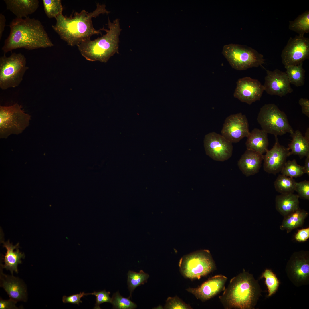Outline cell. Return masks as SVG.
<instances>
[{
  "mask_svg": "<svg viewBox=\"0 0 309 309\" xmlns=\"http://www.w3.org/2000/svg\"><path fill=\"white\" fill-rule=\"evenodd\" d=\"M7 9L18 18L28 17L35 12L39 6L38 0H4Z\"/></svg>",
  "mask_w": 309,
  "mask_h": 309,
  "instance_id": "obj_21",
  "label": "cell"
},
{
  "mask_svg": "<svg viewBox=\"0 0 309 309\" xmlns=\"http://www.w3.org/2000/svg\"><path fill=\"white\" fill-rule=\"evenodd\" d=\"M111 303L114 309H134L137 307L136 304L131 301L130 298L123 297L120 295L118 291L113 294Z\"/></svg>",
  "mask_w": 309,
  "mask_h": 309,
  "instance_id": "obj_32",
  "label": "cell"
},
{
  "mask_svg": "<svg viewBox=\"0 0 309 309\" xmlns=\"http://www.w3.org/2000/svg\"><path fill=\"white\" fill-rule=\"evenodd\" d=\"M17 302L11 298L7 300L0 299V309H18L16 306Z\"/></svg>",
  "mask_w": 309,
  "mask_h": 309,
  "instance_id": "obj_39",
  "label": "cell"
},
{
  "mask_svg": "<svg viewBox=\"0 0 309 309\" xmlns=\"http://www.w3.org/2000/svg\"><path fill=\"white\" fill-rule=\"evenodd\" d=\"M308 214V212L306 211L299 208L295 211L284 217L280 227V229L286 230L287 233H288L294 229L301 227L303 225Z\"/></svg>",
  "mask_w": 309,
  "mask_h": 309,
  "instance_id": "obj_25",
  "label": "cell"
},
{
  "mask_svg": "<svg viewBox=\"0 0 309 309\" xmlns=\"http://www.w3.org/2000/svg\"><path fill=\"white\" fill-rule=\"evenodd\" d=\"M296 183L293 178L281 174L278 176L274 185L276 191L281 194L294 193Z\"/></svg>",
  "mask_w": 309,
  "mask_h": 309,
  "instance_id": "obj_28",
  "label": "cell"
},
{
  "mask_svg": "<svg viewBox=\"0 0 309 309\" xmlns=\"http://www.w3.org/2000/svg\"><path fill=\"white\" fill-rule=\"evenodd\" d=\"M6 19L2 13L0 14V39L2 37L5 27L6 25Z\"/></svg>",
  "mask_w": 309,
  "mask_h": 309,
  "instance_id": "obj_41",
  "label": "cell"
},
{
  "mask_svg": "<svg viewBox=\"0 0 309 309\" xmlns=\"http://www.w3.org/2000/svg\"><path fill=\"white\" fill-rule=\"evenodd\" d=\"M164 309H191L192 308L188 304L184 302L177 296L168 297L167 299Z\"/></svg>",
  "mask_w": 309,
  "mask_h": 309,
  "instance_id": "obj_34",
  "label": "cell"
},
{
  "mask_svg": "<svg viewBox=\"0 0 309 309\" xmlns=\"http://www.w3.org/2000/svg\"><path fill=\"white\" fill-rule=\"evenodd\" d=\"M280 172L282 174L292 178L301 177L305 173L304 167L298 165L294 159L286 161Z\"/></svg>",
  "mask_w": 309,
  "mask_h": 309,
  "instance_id": "obj_30",
  "label": "cell"
},
{
  "mask_svg": "<svg viewBox=\"0 0 309 309\" xmlns=\"http://www.w3.org/2000/svg\"><path fill=\"white\" fill-rule=\"evenodd\" d=\"M250 133L247 119L241 113L231 114L225 119L221 135L232 143H237Z\"/></svg>",
  "mask_w": 309,
  "mask_h": 309,
  "instance_id": "obj_12",
  "label": "cell"
},
{
  "mask_svg": "<svg viewBox=\"0 0 309 309\" xmlns=\"http://www.w3.org/2000/svg\"><path fill=\"white\" fill-rule=\"evenodd\" d=\"M309 238V228L307 227L298 230L295 236L296 241L299 242L306 241Z\"/></svg>",
  "mask_w": 309,
  "mask_h": 309,
  "instance_id": "obj_38",
  "label": "cell"
},
{
  "mask_svg": "<svg viewBox=\"0 0 309 309\" xmlns=\"http://www.w3.org/2000/svg\"><path fill=\"white\" fill-rule=\"evenodd\" d=\"M247 138L245 143L247 150L262 154L265 153L268 150V133L264 130L255 128L250 132Z\"/></svg>",
  "mask_w": 309,
  "mask_h": 309,
  "instance_id": "obj_22",
  "label": "cell"
},
{
  "mask_svg": "<svg viewBox=\"0 0 309 309\" xmlns=\"http://www.w3.org/2000/svg\"><path fill=\"white\" fill-rule=\"evenodd\" d=\"M290 134L292 139L288 148L290 150V156L297 155L302 158L309 155V141L301 132L297 130Z\"/></svg>",
  "mask_w": 309,
  "mask_h": 309,
  "instance_id": "obj_24",
  "label": "cell"
},
{
  "mask_svg": "<svg viewBox=\"0 0 309 309\" xmlns=\"http://www.w3.org/2000/svg\"><path fill=\"white\" fill-rule=\"evenodd\" d=\"M204 145L206 154L215 161H224L232 156V143L215 132L205 136Z\"/></svg>",
  "mask_w": 309,
  "mask_h": 309,
  "instance_id": "obj_11",
  "label": "cell"
},
{
  "mask_svg": "<svg viewBox=\"0 0 309 309\" xmlns=\"http://www.w3.org/2000/svg\"><path fill=\"white\" fill-rule=\"evenodd\" d=\"M304 137L308 140L309 141V128L308 127L306 130Z\"/></svg>",
  "mask_w": 309,
  "mask_h": 309,
  "instance_id": "obj_43",
  "label": "cell"
},
{
  "mask_svg": "<svg viewBox=\"0 0 309 309\" xmlns=\"http://www.w3.org/2000/svg\"><path fill=\"white\" fill-rule=\"evenodd\" d=\"M31 116L25 113L18 103L0 106V137L7 138L11 134L18 135L28 126Z\"/></svg>",
  "mask_w": 309,
  "mask_h": 309,
  "instance_id": "obj_9",
  "label": "cell"
},
{
  "mask_svg": "<svg viewBox=\"0 0 309 309\" xmlns=\"http://www.w3.org/2000/svg\"><path fill=\"white\" fill-rule=\"evenodd\" d=\"M9 35L2 50L4 54L17 49L33 50L51 47L54 44L41 22L27 17L15 18L9 25Z\"/></svg>",
  "mask_w": 309,
  "mask_h": 309,
  "instance_id": "obj_2",
  "label": "cell"
},
{
  "mask_svg": "<svg viewBox=\"0 0 309 309\" xmlns=\"http://www.w3.org/2000/svg\"><path fill=\"white\" fill-rule=\"evenodd\" d=\"M106 7L105 4L98 3L96 9L92 12L83 10L80 13H72L69 17L61 14L55 18L56 24L52 27L68 45L77 46L82 41L90 39L93 35H102L100 31H104V28L96 30L93 27L92 19L100 14H108L110 12Z\"/></svg>",
  "mask_w": 309,
  "mask_h": 309,
  "instance_id": "obj_1",
  "label": "cell"
},
{
  "mask_svg": "<svg viewBox=\"0 0 309 309\" xmlns=\"http://www.w3.org/2000/svg\"><path fill=\"white\" fill-rule=\"evenodd\" d=\"M299 198L294 193L277 195L275 199L276 209L284 217L299 208Z\"/></svg>",
  "mask_w": 309,
  "mask_h": 309,
  "instance_id": "obj_23",
  "label": "cell"
},
{
  "mask_svg": "<svg viewBox=\"0 0 309 309\" xmlns=\"http://www.w3.org/2000/svg\"><path fill=\"white\" fill-rule=\"evenodd\" d=\"M306 158L305 161V163L304 166L305 173L307 174L309 176V155L306 157Z\"/></svg>",
  "mask_w": 309,
  "mask_h": 309,
  "instance_id": "obj_42",
  "label": "cell"
},
{
  "mask_svg": "<svg viewBox=\"0 0 309 309\" xmlns=\"http://www.w3.org/2000/svg\"><path fill=\"white\" fill-rule=\"evenodd\" d=\"M0 268V286L3 287L10 298L16 302L26 301L27 289L25 285L19 278L11 275L4 274Z\"/></svg>",
  "mask_w": 309,
  "mask_h": 309,
  "instance_id": "obj_17",
  "label": "cell"
},
{
  "mask_svg": "<svg viewBox=\"0 0 309 309\" xmlns=\"http://www.w3.org/2000/svg\"><path fill=\"white\" fill-rule=\"evenodd\" d=\"M180 272L185 278L199 280L216 269L215 262L209 251H197L185 255L180 260Z\"/></svg>",
  "mask_w": 309,
  "mask_h": 309,
  "instance_id": "obj_5",
  "label": "cell"
},
{
  "mask_svg": "<svg viewBox=\"0 0 309 309\" xmlns=\"http://www.w3.org/2000/svg\"><path fill=\"white\" fill-rule=\"evenodd\" d=\"M228 278L222 274L215 275L209 278L197 287L189 288L186 290L203 302L215 296L225 288Z\"/></svg>",
  "mask_w": 309,
  "mask_h": 309,
  "instance_id": "obj_16",
  "label": "cell"
},
{
  "mask_svg": "<svg viewBox=\"0 0 309 309\" xmlns=\"http://www.w3.org/2000/svg\"><path fill=\"white\" fill-rule=\"evenodd\" d=\"M219 298L225 309H254L261 294L258 281L244 269L231 278Z\"/></svg>",
  "mask_w": 309,
  "mask_h": 309,
  "instance_id": "obj_3",
  "label": "cell"
},
{
  "mask_svg": "<svg viewBox=\"0 0 309 309\" xmlns=\"http://www.w3.org/2000/svg\"><path fill=\"white\" fill-rule=\"evenodd\" d=\"M127 275L128 288L130 292L128 297L130 298L132 297V292L137 287L147 282L149 275L142 270H140L139 272L129 270Z\"/></svg>",
  "mask_w": 309,
  "mask_h": 309,
  "instance_id": "obj_29",
  "label": "cell"
},
{
  "mask_svg": "<svg viewBox=\"0 0 309 309\" xmlns=\"http://www.w3.org/2000/svg\"><path fill=\"white\" fill-rule=\"evenodd\" d=\"M85 295L86 294L83 292L68 296H64L62 297V300L64 303H70L79 305L80 303L82 302L80 300L81 298Z\"/></svg>",
  "mask_w": 309,
  "mask_h": 309,
  "instance_id": "obj_37",
  "label": "cell"
},
{
  "mask_svg": "<svg viewBox=\"0 0 309 309\" xmlns=\"http://www.w3.org/2000/svg\"><path fill=\"white\" fill-rule=\"evenodd\" d=\"M44 10L47 17L54 18L62 13L63 7L60 0H43Z\"/></svg>",
  "mask_w": 309,
  "mask_h": 309,
  "instance_id": "obj_31",
  "label": "cell"
},
{
  "mask_svg": "<svg viewBox=\"0 0 309 309\" xmlns=\"http://www.w3.org/2000/svg\"><path fill=\"white\" fill-rule=\"evenodd\" d=\"M263 160V154L247 149L238 161V165L243 173L249 177L259 172Z\"/></svg>",
  "mask_w": 309,
  "mask_h": 309,
  "instance_id": "obj_19",
  "label": "cell"
},
{
  "mask_svg": "<svg viewBox=\"0 0 309 309\" xmlns=\"http://www.w3.org/2000/svg\"><path fill=\"white\" fill-rule=\"evenodd\" d=\"M287 269L290 277L297 284H303L308 280L309 261L306 255H295L290 260Z\"/></svg>",
  "mask_w": 309,
  "mask_h": 309,
  "instance_id": "obj_18",
  "label": "cell"
},
{
  "mask_svg": "<svg viewBox=\"0 0 309 309\" xmlns=\"http://www.w3.org/2000/svg\"><path fill=\"white\" fill-rule=\"evenodd\" d=\"M257 120L262 129L274 136H282L294 132L287 116L276 104H264L260 109Z\"/></svg>",
  "mask_w": 309,
  "mask_h": 309,
  "instance_id": "obj_8",
  "label": "cell"
},
{
  "mask_svg": "<svg viewBox=\"0 0 309 309\" xmlns=\"http://www.w3.org/2000/svg\"><path fill=\"white\" fill-rule=\"evenodd\" d=\"M274 145L270 150H268L263 155V168L269 174L276 175L280 172L290 156V150L288 148L279 143L277 136H275Z\"/></svg>",
  "mask_w": 309,
  "mask_h": 309,
  "instance_id": "obj_15",
  "label": "cell"
},
{
  "mask_svg": "<svg viewBox=\"0 0 309 309\" xmlns=\"http://www.w3.org/2000/svg\"><path fill=\"white\" fill-rule=\"evenodd\" d=\"M3 247L6 248L7 251L3 259L4 264H1L0 267L10 270L12 275L13 272L18 273V265L21 263V259L25 258L24 254L20 252L18 249L19 243L13 245L9 240L6 242H3Z\"/></svg>",
  "mask_w": 309,
  "mask_h": 309,
  "instance_id": "obj_20",
  "label": "cell"
},
{
  "mask_svg": "<svg viewBox=\"0 0 309 309\" xmlns=\"http://www.w3.org/2000/svg\"><path fill=\"white\" fill-rule=\"evenodd\" d=\"M108 29L104 31L106 33L94 40L90 39L81 42L77 45L82 55L91 61L106 62L114 54L118 53L119 36L122 29L119 19L111 22L108 18Z\"/></svg>",
  "mask_w": 309,
  "mask_h": 309,
  "instance_id": "obj_4",
  "label": "cell"
},
{
  "mask_svg": "<svg viewBox=\"0 0 309 309\" xmlns=\"http://www.w3.org/2000/svg\"><path fill=\"white\" fill-rule=\"evenodd\" d=\"M289 28L299 35L304 36L309 32V11L307 10L299 15L294 20L289 22Z\"/></svg>",
  "mask_w": 309,
  "mask_h": 309,
  "instance_id": "obj_27",
  "label": "cell"
},
{
  "mask_svg": "<svg viewBox=\"0 0 309 309\" xmlns=\"http://www.w3.org/2000/svg\"><path fill=\"white\" fill-rule=\"evenodd\" d=\"M110 293L105 290L99 292H94L91 293L86 294V295H93L96 297V302L94 309H100V305L104 302L111 303V298L110 296Z\"/></svg>",
  "mask_w": 309,
  "mask_h": 309,
  "instance_id": "obj_35",
  "label": "cell"
},
{
  "mask_svg": "<svg viewBox=\"0 0 309 309\" xmlns=\"http://www.w3.org/2000/svg\"><path fill=\"white\" fill-rule=\"evenodd\" d=\"M302 65V63L297 65L284 66L290 84L297 87L302 86L304 84L305 71Z\"/></svg>",
  "mask_w": 309,
  "mask_h": 309,
  "instance_id": "obj_26",
  "label": "cell"
},
{
  "mask_svg": "<svg viewBox=\"0 0 309 309\" xmlns=\"http://www.w3.org/2000/svg\"><path fill=\"white\" fill-rule=\"evenodd\" d=\"M234 96L249 105L260 100L264 91L263 85L257 79L246 77L239 79Z\"/></svg>",
  "mask_w": 309,
  "mask_h": 309,
  "instance_id": "obj_13",
  "label": "cell"
},
{
  "mask_svg": "<svg viewBox=\"0 0 309 309\" xmlns=\"http://www.w3.org/2000/svg\"><path fill=\"white\" fill-rule=\"evenodd\" d=\"M29 67L26 58L21 53L5 54L0 58V88L2 90L18 86Z\"/></svg>",
  "mask_w": 309,
  "mask_h": 309,
  "instance_id": "obj_6",
  "label": "cell"
},
{
  "mask_svg": "<svg viewBox=\"0 0 309 309\" xmlns=\"http://www.w3.org/2000/svg\"><path fill=\"white\" fill-rule=\"evenodd\" d=\"M261 278L265 279V284L268 289V296L274 294L279 287V282L275 274L270 270L267 269L262 274Z\"/></svg>",
  "mask_w": 309,
  "mask_h": 309,
  "instance_id": "obj_33",
  "label": "cell"
},
{
  "mask_svg": "<svg viewBox=\"0 0 309 309\" xmlns=\"http://www.w3.org/2000/svg\"><path fill=\"white\" fill-rule=\"evenodd\" d=\"M266 73L263 85L267 93L282 97L293 91L286 72L276 69L266 70Z\"/></svg>",
  "mask_w": 309,
  "mask_h": 309,
  "instance_id": "obj_14",
  "label": "cell"
},
{
  "mask_svg": "<svg viewBox=\"0 0 309 309\" xmlns=\"http://www.w3.org/2000/svg\"><path fill=\"white\" fill-rule=\"evenodd\" d=\"M281 57L284 66L303 63L309 58V38L299 35L290 37L282 51Z\"/></svg>",
  "mask_w": 309,
  "mask_h": 309,
  "instance_id": "obj_10",
  "label": "cell"
},
{
  "mask_svg": "<svg viewBox=\"0 0 309 309\" xmlns=\"http://www.w3.org/2000/svg\"><path fill=\"white\" fill-rule=\"evenodd\" d=\"M298 103L301 106L302 113L309 117V100L307 98H301Z\"/></svg>",
  "mask_w": 309,
  "mask_h": 309,
  "instance_id": "obj_40",
  "label": "cell"
},
{
  "mask_svg": "<svg viewBox=\"0 0 309 309\" xmlns=\"http://www.w3.org/2000/svg\"><path fill=\"white\" fill-rule=\"evenodd\" d=\"M222 53L231 66L237 70L258 67L265 62L263 55L246 45L232 43L225 45Z\"/></svg>",
  "mask_w": 309,
  "mask_h": 309,
  "instance_id": "obj_7",
  "label": "cell"
},
{
  "mask_svg": "<svg viewBox=\"0 0 309 309\" xmlns=\"http://www.w3.org/2000/svg\"><path fill=\"white\" fill-rule=\"evenodd\" d=\"M295 191L297 192L299 197L305 200H309V181L305 180L296 182Z\"/></svg>",
  "mask_w": 309,
  "mask_h": 309,
  "instance_id": "obj_36",
  "label": "cell"
}]
</instances>
